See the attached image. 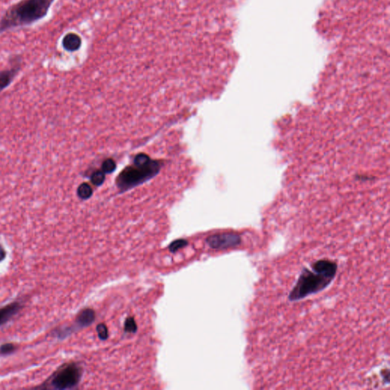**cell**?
I'll list each match as a JSON object with an SVG mask.
<instances>
[{
    "label": "cell",
    "mask_w": 390,
    "mask_h": 390,
    "mask_svg": "<svg viewBox=\"0 0 390 390\" xmlns=\"http://www.w3.org/2000/svg\"><path fill=\"white\" fill-rule=\"evenodd\" d=\"M338 264L329 258H320L300 271L287 295L288 301L297 302L323 291L336 277Z\"/></svg>",
    "instance_id": "6da1fadb"
},
{
    "label": "cell",
    "mask_w": 390,
    "mask_h": 390,
    "mask_svg": "<svg viewBox=\"0 0 390 390\" xmlns=\"http://www.w3.org/2000/svg\"><path fill=\"white\" fill-rule=\"evenodd\" d=\"M56 0H19L0 17V35L18 28H26L45 19Z\"/></svg>",
    "instance_id": "7a4b0ae2"
},
{
    "label": "cell",
    "mask_w": 390,
    "mask_h": 390,
    "mask_svg": "<svg viewBox=\"0 0 390 390\" xmlns=\"http://www.w3.org/2000/svg\"><path fill=\"white\" fill-rule=\"evenodd\" d=\"M161 163L152 160L145 153L134 157L133 164L127 166L116 178V185L121 191L131 190L154 178L161 170Z\"/></svg>",
    "instance_id": "3957f363"
},
{
    "label": "cell",
    "mask_w": 390,
    "mask_h": 390,
    "mask_svg": "<svg viewBox=\"0 0 390 390\" xmlns=\"http://www.w3.org/2000/svg\"><path fill=\"white\" fill-rule=\"evenodd\" d=\"M83 376V369L75 362L66 363L60 366L37 388L72 389L80 383Z\"/></svg>",
    "instance_id": "277c9868"
},
{
    "label": "cell",
    "mask_w": 390,
    "mask_h": 390,
    "mask_svg": "<svg viewBox=\"0 0 390 390\" xmlns=\"http://www.w3.org/2000/svg\"><path fill=\"white\" fill-rule=\"evenodd\" d=\"M9 67L0 70V93L11 86L23 66L22 54H12L9 57Z\"/></svg>",
    "instance_id": "5b68a950"
},
{
    "label": "cell",
    "mask_w": 390,
    "mask_h": 390,
    "mask_svg": "<svg viewBox=\"0 0 390 390\" xmlns=\"http://www.w3.org/2000/svg\"><path fill=\"white\" fill-rule=\"evenodd\" d=\"M206 243L211 249L222 250L240 246L242 243V237L235 232H223L208 237Z\"/></svg>",
    "instance_id": "8992f818"
},
{
    "label": "cell",
    "mask_w": 390,
    "mask_h": 390,
    "mask_svg": "<svg viewBox=\"0 0 390 390\" xmlns=\"http://www.w3.org/2000/svg\"><path fill=\"white\" fill-rule=\"evenodd\" d=\"M23 308V304L19 301L11 302L0 307V327L7 324L18 315Z\"/></svg>",
    "instance_id": "52a82bcc"
},
{
    "label": "cell",
    "mask_w": 390,
    "mask_h": 390,
    "mask_svg": "<svg viewBox=\"0 0 390 390\" xmlns=\"http://www.w3.org/2000/svg\"><path fill=\"white\" fill-rule=\"evenodd\" d=\"M62 48L68 52H75L82 46V38L79 34L69 32L63 36L61 42Z\"/></svg>",
    "instance_id": "ba28073f"
},
{
    "label": "cell",
    "mask_w": 390,
    "mask_h": 390,
    "mask_svg": "<svg viewBox=\"0 0 390 390\" xmlns=\"http://www.w3.org/2000/svg\"><path fill=\"white\" fill-rule=\"evenodd\" d=\"M95 320V312L91 309H85L82 310L75 319V326L77 329L87 327L92 324Z\"/></svg>",
    "instance_id": "9c48e42d"
},
{
    "label": "cell",
    "mask_w": 390,
    "mask_h": 390,
    "mask_svg": "<svg viewBox=\"0 0 390 390\" xmlns=\"http://www.w3.org/2000/svg\"><path fill=\"white\" fill-rule=\"evenodd\" d=\"M76 193L79 199L86 201L92 197L93 194V190L88 183H82L77 187Z\"/></svg>",
    "instance_id": "30bf717a"
},
{
    "label": "cell",
    "mask_w": 390,
    "mask_h": 390,
    "mask_svg": "<svg viewBox=\"0 0 390 390\" xmlns=\"http://www.w3.org/2000/svg\"><path fill=\"white\" fill-rule=\"evenodd\" d=\"M105 180V173L103 171L96 170L91 175V181L95 186H100Z\"/></svg>",
    "instance_id": "8fae6325"
},
{
    "label": "cell",
    "mask_w": 390,
    "mask_h": 390,
    "mask_svg": "<svg viewBox=\"0 0 390 390\" xmlns=\"http://www.w3.org/2000/svg\"><path fill=\"white\" fill-rule=\"evenodd\" d=\"M17 350V347L13 343H6L0 346V355L1 356H8L13 355Z\"/></svg>",
    "instance_id": "7c38bea8"
},
{
    "label": "cell",
    "mask_w": 390,
    "mask_h": 390,
    "mask_svg": "<svg viewBox=\"0 0 390 390\" xmlns=\"http://www.w3.org/2000/svg\"><path fill=\"white\" fill-rule=\"evenodd\" d=\"M116 167L117 166H116L115 162L111 159L105 160L102 165V171L107 174L112 173L115 170Z\"/></svg>",
    "instance_id": "4fadbf2b"
},
{
    "label": "cell",
    "mask_w": 390,
    "mask_h": 390,
    "mask_svg": "<svg viewBox=\"0 0 390 390\" xmlns=\"http://www.w3.org/2000/svg\"><path fill=\"white\" fill-rule=\"evenodd\" d=\"M187 241L184 240H178L172 243L169 246V249L171 252H175L178 251V249H181V248L184 247L187 245Z\"/></svg>",
    "instance_id": "5bb4252c"
},
{
    "label": "cell",
    "mask_w": 390,
    "mask_h": 390,
    "mask_svg": "<svg viewBox=\"0 0 390 390\" xmlns=\"http://www.w3.org/2000/svg\"><path fill=\"white\" fill-rule=\"evenodd\" d=\"M137 329V326L135 320L133 318L128 319L125 323V330L128 332H136Z\"/></svg>",
    "instance_id": "9a60e30c"
},
{
    "label": "cell",
    "mask_w": 390,
    "mask_h": 390,
    "mask_svg": "<svg viewBox=\"0 0 390 390\" xmlns=\"http://www.w3.org/2000/svg\"><path fill=\"white\" fill-rule=\"evenodd\" d=\"M97 332H98L101 339L105 340L108 338V329L105 324H100L97 326Z\"/></svg>",
    "instance_id": "2e32d148"
},
{
    "label": "cell",
    "mask_w": 390,
    "mask_h": 390,
    "mask_svg": "<svg viewBox=\"0 0 390 390\" xmlns=\"http://www.w3.org/2000/svg\"><path fill=\"white\" fill-rule=\"evenodd\" d=\"M6 257H7V252H6L4 246L2 245H0V262H2L3 261L5 260Z\"/></svg>",
    "instance_id": "e0dca14e"
}]
</instances>
